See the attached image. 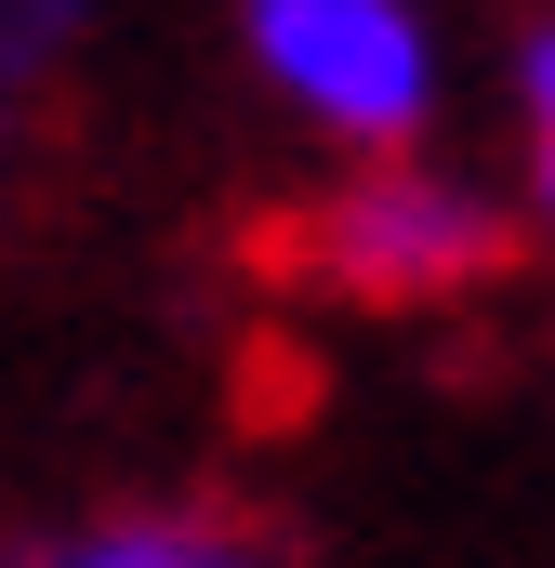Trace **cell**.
<instances>
[{
    "label": "cell",
    "instance_id": "1",
    "mask_svg": "<svg viewBox=\"0 0 555 568\" xmlns=\"http://www.w3.org/2000/svg\"><path fill=\"white\" fill-rule=\"evenodd\" d=\"M239 67L344 159H411L450 106V40L423 0H239Z\"/></svg>",
    "mask_w": 555,
    "mask_h": 568
},
{
    "label": "cell",
    "instance_id": "6",
    "mask_svg": "<svg viewBox=\"0 0 555 568\" xmlns=\"http://www.w3.org/2000/svg\"><path fill=\"white\" fill-rule=\"evenodd\" d=\"M529 225L555 239V159H529Z\"/></svg>",
    "mask_w": 555,
    "mask_h": 568
},
{
    "label": "cell",
    "instance_id": "7",
    "mask_svg": "<svg viewBox=\"0 0 555 568\" xmlns=\"http://www.w3.org/2000/svg\"><path fill=\"white\" fill-rule=\"evenodd\" d=\"M0 159H13V106H0Z\"/></svg>",
    "mask_w": 555,
    "mask_h": 568
},
{
    "label": "cell",
    "instance_id": "2",
    "mask_svg": "<svg viewBox=\"0 0 555 568\" xmlns=\"http://www.w3.org/2000/svg\"><path fill=\"white\" fill-rule=\"evenodd\" d=\"M516 252V212L450 172V159H344L304 212V278L344 291V304H384V317H423V304H463V291L503 278Z\"/></svg>",
    "mask_w": 555,
    "mask_h": 568
},
{
    "label": "cell",
    "instance_id": "4",
    "mask_svg": "<svg viewBox=\"0 0 555 568\" xmlns=\"http://www.w3.org/2000/svg\"><path fill=\"white\" fill-rule=\"evenodd\" d=\"M93 13H107V0H0V106H27V93L93 40Z\"/></svg>",
    "mask_w": 555,
    "mask_h": 568
},
{
    "label": "cell",
    "instance_id": "3",
    "mask_svg": "<svg viewBox=\"0 0 555 568\" xmlns=\"http://www.w3.org/2000/svg\"><path fill=\"white\" fill-rule=\"evenodd\" d=\"M13 568H291L265 529L239 516H185V503H133V516H80L53 542H27Z\"/></svg>",
    "mask_w": 555,
    "mask_h": 568
},
{
    "label": "cell",
    "instance_id": "5",
    "mask_svg": "<svg viewBox=\"0 0 555 568\" xmlns=\"http://www.w3.org/2000/svg\"><path fill=\"white\" fill-rule=\"evenodd\" d=\"M503 80H516V120H529V159H555V0L529 13V27H516V67H503Z\"/></svg>",
    "mask_w": 555,
    "mask_h": 568
}]
</instances>
